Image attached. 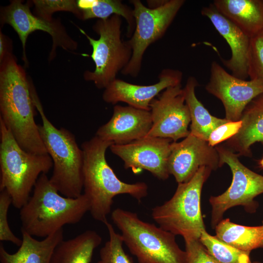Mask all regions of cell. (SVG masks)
Here are the masks:
<instances>
[{
  "mask_svg": "<svg viewBox=\"0 0 263 263\" xmlns=\"http://www.w3.org/2000/svg\"><path fill=\"white\" fill-rule=\"evenodd\" d=\"M24 70L11 54L0 62V120L24 150L48 154L35 121L36 106Z\"/></svg>",
  "mask_w": 263,
  "mask_h": 263,
  "instance_id": "cell-1",
  "label": "cell"
},
{
  "mask_svg": "<svg viewBox=\"0 0 263 263\" xmlns=\"http://www.w3.org/2000/svg\"><path fill=\"white\" fill-rule=\"evenodd\" d=\"M252 263H263V262L255 261V262H252Z\"/></svg>",
  "mask_w": 263,
  "mask_h": 263,
  "instance_id": "cell-36",
  "label": "cell"
},
{
  "mask_svg": "<svg viewBox=\"0 0 263 263\" xmlns=\"http://www.w3.org/2000/svg\"><path fill=\"white\" fill-rule=\"evenodd\" d=\"M33 97L42 120L40 136L53 163L50 182L63 196L77 198L82 194V150L71 132L57 128L47 118L36 92Z\"/></svg>",
  "mask_w": 263,
  "mask_h": 263,
  "instance_id": "cell-4",
  "label": "cell"
},
{
  "mask_svg": "<svg viewBox=\"0 0 263 263\" xmlns=\"http://www.w3.org/2000/svg\"><path fill=\"white\" fill-rule=\"evenodd\" d=\"M21 232L22 243L15 253H9L0 244V263H50L55 247L63 240V228L42 240Z\"/></svg>",
  "mask_w": 263,
  "mask_h": 263,
  "instance_id": "cell-21",
  "label": "cell"
},
{
  "mask_svg": "<svg viewBox=\"0 0 263 263\" xmlns=\"http://www.w3.org/2000/svg\"><path fill=\"white\" fill-rule=\"evenodd\" d=\"M222 166L215 147L191 133L171 143L168 168L178 183L189 181L202 167L215 170Z\"/></svg>",
  "mask_w": 263,
  "mask_h": 263,
  "instance_id": "cell-15",
  "label": "cell"
},
{
  "mask_svg": "<svg viewBox=\"0 0 263 263\" xmlns=\"http://www.w3.org/2000/svg\"><path fill=\"white\" fill-rule=\"evenodd\" d=\"M260 165L263 168V158L260 161Z\"/></svg>",
  "mask_w": 263,
  "mask_h": 263,
  "instance_id": "cell-35",
  "label": "cell"
},
{
  "mask_svg": "<svg viewBox=\"0 0 263 263\" xmlns=\"http://www.w3.org/2000/svg\"><path fill=\"white\" fill-rule=\"evenodd\" d=\"M158 95L150 105L152 127L146 136L169 138L173 142L188 136L191 119L181 84L167 88Z\"/></svg>",
  "mask_w": 263,
  "mask_h": 263,
  "instance_id": "cell-11",
  "label": "cell"
},
{
  "mask_svg": "<svg viewBox=\"0 0 263 263\" xmlns=\"http://www.w3.org/2000/svg\"><path fill=\"white\" fill-rule=\"evenodd\" d=\"M184 0H167L160 7L151 9L140 0H132L135 27L128 40L132 56L128 64L121 72L123 75L136 77L141 70L145 52L161 38L183 6Z\"/></svg>",
  "mask_w": 263,
  "mask_h": 263,
  "instance_id": "cell-10",
  "label": "cell"
},
{
  "mask_svg": "<svg viewBox=\"0 0 263 263\" xmlns=\"http://www.w3.org/2000/svg\"><path fill=\"white\" fill-rule=\"evenodd\" d=\"M37 16L47 20H52V14L56 12L73 13L81 19V13L77 0H34Z\"/></svg>",
  "mask_w": 263,
  "mask_h": 263,
  "instance_id": "cell-28",
  "label": "cell"
},
{
  "mask_svg": "<svg viewBox=\"0 0 263 263\" xmlns=\"http://www.w3.org/2000/svg\"><path fill=\"white\" fill-rule=\"evenodd\" d=\"M242 125V120L228 121L216 128L210 133L208 143L214 147L225 140H227L238 132Z\"/></svg>",
  "mask_w": 263,
  "mask_h": 263,
  "instance_id": "cell-32",
  "label": "cell"
},
{
  "mask_svg": "<svg viewBox=\"0 0 263 263\" xmlns=\"http://www.w3.org/2000/svg\"><path fill=\"white\" fill-rule=\"evenodd\" d=\"M111 219L139 263H188L186 251L179 246L172 233L120 208L112 212Z\"/></svg>",
  "mask_w": 263,
  "mask_h": 263,
  "instance_id": "cell-6",
  "label": "cell"
},
{
  "mask_svg": "<svg viewBox=\"0 0 263 263\" xmlns=\"http://www.w3.org/2000/svg\"><path fill=\"white\" fill-rule=\"evenodd\" d=\"M183 73L172 69H164L158 75L159 81L150 85H140L116 78L105 89L102 99L116 104L123 102L132 107L150 111V105L155 97L167 88L181 84Z\"/></svg>",
  "mask_w": 263,
  "mask_h": 263,
  "instance_id": "cell-16",
  "label": "cell"
},
{
  "mask_svg": "<svg viewBox=\"0 0 263 263\" xmlns=\"http://www.w3.org/2000/svg\"><path fill=\"white\" fill-rule=\"evenodd\" d=\"M101 242V236L92 230L63 240L55 247L50 263H90L94 250Z\"/></svg>",
  "mask_w": 263,
  "mask_h": 263,
  "instance_id": "cell-22",
  "label": "cell"
},
{
  "mask_svg": "<svg viewBox=\"0 0 263 263\" xmlns=\"http://www.w3.org/2000/svg\"><path fill=\"white\" fill-rule=\"evenodd\" d=\"M200 240L208 252L220 263H252L250 253L237 249L204 230Z\"/></svg>",
  "mask_w": 263,
  "mask_h": 263,
  "instance_id": "cell-26",
  "label": "cell"
},
{
  "mask_svg": "<svg viewBox=\"0 0 263 263\" xmlns=\"http://www.w3.org/2000/svg\"><path fill=\"white\" fill-rule=\"evenodd\" d=\"M109 240L99 251V260L96 263H134L132 259L125 251L122 237L117 233L113 225L106 222Z\"/></svg>",
  "mask_w": 263,
  "mask_h": 263,
  "instance_id": "cell-27",
  "label": "cell"
},
{
  "mask_svg": "<svg viewBox=\"0 0 263 263\" xmlns=\"http://www.w3.org/2000/svg\"><path fill=\"white\" fill-rule=\"evenodd\" d=\"M223 165L227 164L232 174L230 186L222 194L211 196L209 199L212 207L211 224L215 228L229 208L242 206L246 211L255 213L259 204L254 198L263 193V176L244 166L239 156L226 146L215 147Z\"/></svg>",
  "mask_w": 263,
  "mask_h": 263,
  "instance_id": "cell-9",
  "label": "cell"
},
{
  "mask_svg": "<svg viewBox=\"0 0 263 263\" xmlns=\"http://www.w3.org/2000/svg\"><path fill=\"white\" fill-rule=\"evenodd\" d=\"M59 193L46 174L39 177L33 194L20 209L21 231L46 238L66 225L78 223L89 211V202L84 193L70 198Z\"/></svg>",
  "mask_w": 263,
  "mask_h": 263,
  "instance_id": "cell-3",
  "label": "cell"
},
{
  "mask_svg": "<svg viewBox=\"0 0 263 263\" xmlns=\"http://www.w3.org/2000/svg\"><path fill=\"white\" fill-rule=\"evenodd\" d=\"M167 0H147L148 7L151 9L158 8L163 5Z\"/></svg>",
  "mask_w": 263,
  "mask_h": 263,
  "instance_id": "cell-34",
  "label": "cell"
},
{
  "mask_svg": "<svg viewBox=\"0 0 263 263\" xmlns=\"http://www.w3.org/2000/svg\"><path fill=\"white\" fill-rule=\"evenodd\" d=\"M122 22V17L117 15L98 19L93 26L99 36L98 39L78 28L92 47L91 56L95 64L94 70L86 71L83 77L86 81L93 82L98 89H105L115 79L117 74L125 68L131 58L132 49L128 40L121 39Z\"/></svg>",
  "mask_w": 263,
  "mask_h": 263,
  "instance_id": "cell-8",
  "label": "cell"
},
{
  "mask_svg": "<svg viewBox=\"0 0 263 263\" xmlns=\"http://www.w3.org/2000/svg\"><path fill=\"white\" fill-rule=\"evenodd\" d=\"M12 199L8 193L2 190L0 193V241L10 242L19 246L22 239L16 236L12 231L8 223L7 214Z\"/></svg>",
  "mask_w": 263,
  "mask_h": 263,
  "instance_id": "cell-30",
  "label": "cell"
},
{
  "mask_svg": "<svg viewBox=\"0 0 263 263\" xmlns=\"http://www.w3.org/2000/svg\"><path fill=\"white\" fill-rule=\"evenodd\" d=\"M201 14L210 20L230 47L231 55L228 59H222L224 65L233 75L247 78L250 38L220 13L212 3L203 7Z\"/></svg>",
  "mask_w": 263,
  "mask_h": 263,
  "instance_id": "cell-18",
  "label": "cell"
},
{
  "mask_svg": "<svg viewBox=\"0 0 263 263\" xmlns=\"http://www.w3.org/2000/svg\"><path fill=\"white\" fill-rule=\"evenodd\" d=\"M151 127L150 111L116 105L111 118L95 135L113 145H124L146 137Z\"/></svg>",
  "mask_w": 263,
  "mask_h": 263,
  "instance_id": "cell-17",
  "label": "cell"
},
{
  "mask_svg": "<svg viewBox=\"0 0 263 263\" xmlns=\"http://www.w3.org/2000/svg\"><path fill=\"white\" fill-rule=\"evenodd\" d=\"M212 4L250 38L263 32V0H215Z\"/></svg>",
  "mask_w": 263,
  "mask_h": 263,
  "instance_id": "cell-20",
  "label": "cell"
},
{
  "mask_svg": "<svg viewBox=\"0 0 263 263\" xmlns=\"http://www.w3.org/2000/svg\"><path fill=\"white\" fill-rule=\"evenodd\" d=\"M216 236L225 243L240 250L250 252L263 248V221L259 226L235 224L229 218L222 219L215 227Z\"/></svg>",
  "mask_w": 263,
  "mask_h": 263,
  "instance_id": "cell-24",
  "label": "cell"
},
{
  "mask_svg": "<svg viewBox=\"0 0 263 263\" xmlns=\"http://www.w3.org/2000/svg\"><path fill=\"white\" fill-rule=\"evenodd\" d=\"M10 40L0 31V62L8 55L11 54Z\"/></svg>",
  "mask_w": 263,
  "mask_h": 263,
  "instance_id": "cell-33",
  "label": "cell"
},
{
  "mask_svg": "<svg viewBox=\"0 0 263 263\" xmlns=\"http://www.w3.org/2000/svg\"><path fill=\"white\" fill-rule=\"evenodd\" d=\"M242 127L237 133L226 141V147L240 156L251 157L250 147L263 143V93L254 98L244 111Z\"/></svg>",
  "mask_w": 263,
  "mask_h": 263,
  "instance_id": "cell-19",
  "label": "cell"
},
{
  "mask_svg": "<svg viewBox=\"0 0 263 263\" xmlns=\"http://www.w3.org/2000/svg\"><path fill=\"white\" fill-rule=\"evenodd\" d=\"M212 170L201 167L188 182L178 183L172 197L152 209L151 216L160 227L184 240L199 239L206 230L201 209L203 185Z\"/></svg>",
  "mask_w": 263,
  "mask_h": 263,
  "instance_id": "cell-7",
  "label": "cell"
},
{
  "mask_svg": "<svg viewBox=\"0 0 263 263\" xmlns=\"http://www.w3.org/2000/svg\"><path fill=\"white\" fill-rule=\"evenodd\" d=\"M248 75L263 84V32L250 38Z\"/></svg>",
  "mask_w": 263,
  "mask_h": 263,
  "instance_id": "cell-29",
  "label": "cell"
},
{
  "mask_svg": "<svg viewBox=\"0 0 263 263\" xmlns=\"http://www.w3.org/2000/svg\"><path fill=\"white\" fill-rule=\"evenodd\" d=\"M198 85L196 78L188 77L183 88L185 99L190 115V133L208 141L211 132L220 126L229 121L211 115L197 98L195 88Z\"/></svg>",
  "mask_w": 263,
  "mask_h": 263,
  "instance_id": "cell-23",
  "label": "cell"
},
{
  "mask_svg": "<svg viewBox=\"0 0 263 263\" xmlns=\"http://www.w3.org/2000/svg\"><path fill=\"white\" fill-rule=\"evenodd\" d=\"M205 89L221 100L225 108V118L230 121L240 120L248 104L263 93L261 82L237 77L215 61L211 64L210 77Z\"/></svg>",
  "mask_w": 263,
  "mask_h": 263,
  "instance_id": "cell-13",
  "label": "cell"
},
{
  "mask_svg": "<svg viewBox=\"0 0 263 263\" xmlns=\"http://www.w3.org/2000/svg\"><path fill=\"white\" fill-rule=\"evenodd\" d=\"M0 137V191H6L12 205L20 209L28 201L39 177L53 167V161L48 154L24 150L1 120Z\"/></svg>",
  "mask_w": 263,
  "mask_h": 263,
  "instance_id": "cell-5",
  "label": "cell"
},
{
  "mask_svg": "<svg viewBox=\"0 0 263 263\" xmlns=\"http://www.w3.org/2000/svg\"><path fill=\"white\" fill-rule=\"evenodd\" d=\"M81 13V19L98 18L107 19L113 15L123 18L127 23V36L132 35L135 22L133 10L119 0H77Z\"/></svg>",
  "mask_w": 263,
  "mask_h": 263,
  "instance_id": "cell-25",
  "label": "cell"
},
{
  "mask_svg": "<svg viewBox=\"0 0 263 263\" xmlns=\"http://www.w3.org/2000/svg\"><path fill=\"white\" fill-rule=\"evenodd\" d=\"M184 241L188 263H220L208 252L200 239Z\"/></svg>",
  "mask_w": 263,
  "mask_h": 263,
  "instance_id": "cell-31",
  "label": "cell"
},
{
  "mask_svg": "<svg viewBox=\"0 0 263 263\" xmlns=\"http://www.w3.org/2000/svg\"><path fill=\"white\" fill-rule=\"evenodd\" d=\"M172 141L169 138L146 136L124 145H112L109 148L122 160L125 169H131L135 173L144 169L165 180L170 175L168 161Z\"/></svg>",
  "mask_w": 263,
  "mask_h": 263,
  "instance_id": "cell-14",
  "label": "cell"
},
{
  "mask_svg": "<svg viewBox=\"0 0 263 263\" xmlns=\"http://www.w3.org/2000/svg\"><path fill=\"white\" fill-rule=\"evenodd\" d=\"M1 19L3 24L12 26L18 35L22 44L25 65H27L28 62L26 55L27 38L30 34L37 30L45 32L52 37L53 45L49 55L50 60L56 56V50L58 47L70 51L77 49V42L68 35L60 21L54 19L49 21L34 15L29 5L23 3L21 0H12L9 5L3 7Z\"/></svg>",
  "mask_w": 263,
  "mask_h": 263,
  "instance_id": "cell-12",
  "label": "cell"
},
{
  "mask_svg": "<svg viewBox=\"0 0 263 263\" xmlns=\"http://www.w3.org/2000/svg\"><path fill=\"white\" fill-rule=\"evenodd\" d=\"M113 143L95 135L83 142V189L90 204L93 218L105 223L111 211L113 198L129 194L138 202L147 196V185L142 182L129 184L121 181L106 161V150Z\"/></svg>",
  "mask_w": 263,
  "mask_h": 263,
  "instance_id": "cell-2",
  "label": "cell"
}]
</instances>
